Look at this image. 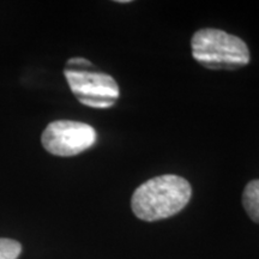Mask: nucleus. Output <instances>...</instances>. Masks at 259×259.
<instances>
[{
	"label": "nucleus",
	"instance_id": "nucleus-1",
	"mask_svg": "<svg viewBox=\"0 0 259 259\" xmlns=\"http://www.w3.org/2000/svg\"><path fill=\"white\" fill-rule=\"evenodd\" d=\"M192 196V187L185 178L155 177L137 187L131 199L132 211L138 219L153 222L180 212Z\"/></svg>",
	"mask_w": 259,
	"mask_h": 259
},
{
	"label": "nucleus",
	"instance_id": "nucleus-2",
	"mask_svg": "<svg viewBox=\"0 0 259 259\" xmlns=\"http://www.w3.org/2000/svg\"><path fill=\"white\" fill-rule=\"evenodd\" d=\"M192 57L197 63L212 70H235L250 63L247 45L235 35L206 28L193 34Z\"/></svg>",
	"mask_w": 259,
	"mask_h": 259
},
{
	"label": "nucleus",
	"instance_id": "nucleus-3",
	"mask_svg": "<svg viewBox=\"0 0 259 259\" xmlns=\"http://www.w3.org/2000/svg\"><path fill=\"white\" fill-rule=\"evenodd\" d=\"M92 64L83 58H72L64 70L71 92L83 105L92 108H109L118 101L119 85L109 74L82 69Z\"/></svg>",
	"mask_w": 259,
	"mask_h": 259
},
{
	"label": "nucleus",
	"instance_id": "nucleus-4",
	"mask_svg": "<svg viewBox=\"0 0 259 259\" xmlns=\"http://www.w3.org/2000/svg\"><path fill=\"white\" fill-rule=\"evenodd\" d=\"M96 131L85 122L57 120L48 124L41 136V143L56 156H76L95 144Z\"/></svg>",
	"mask_w": 259,
	"mask_h": 259
},
{
	"label": "nucleus",
	"instance_id": "nucleus-5",
	"mask_svg": "<svg viewBox=\"0 0 259 259\" xmlns=\"http://www.w3.org/2000/svg\"><path fill=\"white\" fill-rule=\"evenodd\" d=\"M242 205L252 221L259 223V179L246 185L242 193Z\"/></svg>",
	"mask_w": 259,
	"mask_h": 259
},
{
	"label": "nucleus",
	"instance_id": "nucleus-6",
	"mask_svg": "<svg viewBox=\"0 0 259 259\" xmlns=\"http://www.w3.org/2000/svg\"><path fill=\"white\" fill-rule=\"evenodd\" d=\"M22 252L18 241L8 238H0V259H17Z\"/></svg>",
	"mask_w": 259,
	"mask_h": 259
},
{
	"label": "nucleus",
	"instance_id": "nucleus-7",
	"mask_svg": "<svg viewBox=\"0 0 259 259\" xmlns=\"http://www.w3.org/2000/svg\"><path fill=\"white\" fill-rule=\"evenodd\" d=\"M116 3H119V4H127V3H130V0H118Z\"/></svg>",
	"mask_w": 259,
	"mask_h": 259
}]
</instances>
